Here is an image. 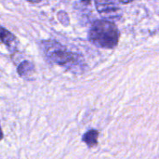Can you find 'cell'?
Segmentation results:
<instances>
[{
  "label": "cell",
  "mask_w": 159,
  "mask_h": 159,
  "mask_svg": "<svg viewBox=\"0 0 159 159\" xmlns=\"http://www.w3.org/2000/svg\"><path fill=\"white\" fill-rule=\"evenodd\" d=\"M89 40L103 48H114L119 39V32L116 24L108 20H96L89 34Z\"/></svg>",
  "instance_id": "6da1fadb"
},
{
  "label": "cell",
  "mask_w": 159,
  "mask_h": 159,
  "mask_svg": "<svg viewBox=\"0 0 159 159\" xmlns=\"http://www.w3.org/2000/svg\"><path fill=\"white\" fill-rule=\"evenodd\" d=\"M42 47L46 57L56 64L72 69L75 68L80 63L79 57L61 43L55 41H44L42 42Z\"/></svg>",
  "instance_id": "7a4b0ae2"
},
{
  "label": "cell",
  "mask_w": 159,
  "mask_h": 159,
  "mask_svg": "<svg viewBox=\"0 0 159 159\" xmlns=\"http://www.w3.org/2000/svg\"><path fill=\"white\" fill-rule=\"evenodd\" d=\"M98 12L108 20H119L122 16L121 9L114 0H95Z\"/></svg>",
  "instance_id": "3957f363"
},
{
  "label": "cell",
  "mask_w": 159,
  "mask_h": 159,
  "mask_svg": "<svg viewBox=\"0 0 159 159\" xmlns=\"http://www.w3.org/2000/svg\"><path fill=\"white\" fill-rule=\"evenodd\" d=\"M0 42L5 44L7 48H11L15 47L16 37L9 31L0 26Z\"/></svg>",
  "instance_id": "277c9868"
},
{
  "label": "cell",
  "mask_w": 159,
  "mask_h": 159,
  "mask_svg": "<svg viewBox=\"0 0 159 159\" xmlns=\"http://www.w3.org/2000/svg\"><path fill=\"white\" fill-rule=\"evenodd\" d=\"M98 136H99L98 130L90 129L87 133L84 134L82 140L89 147H93V146H96L98 143Z\"/></svg>",
  "instance_id": "5b68a950"
},
{
  "label": "cell",
  "mask_w": 159,
  "mask_h": 159,
  "mask_svg": "<svg viewBox=\"0 0 159 159\" xmlns=\"http://www.w3.org/2000/svg\"><path fill=\"white\" fill-rule=\"evenodd\" d=\"M34 71V66L33 64L28 61H22L19 67H18V73L20 76L25 77V76H29Z\"/></svg>",
  "instance_id": "8992f818"
},
{
  "label": "cell",
  "mask_w": 159,
  "mask_h": 159,
  "mask_svg": "<svg viewBox=\"0 0 159 159\" xmlns=\"http://www.w3.org/2000/svg\"><path fill=\"white\" fill-rule=\"evenodd\" d=\"M119 1L122 2V3H124V4H128V3H129V2H131L133 0H119Z\"/></svg>",
  "instance_id": "52a82bcc"
},
{
  "label": "cell",
  "mask_w": 159,
  "mask_h": 159,
  "mask_svg": "<svg viewBox=\"0 0 159 159\" xmlns=\"http://www.w3.org/2000/svg\"><path fill=\"white\" fill-rule=\"evenodd\" d=\"M3 139V131H2V129H1V127H0V141Z\"/></svg>",
  "instance_id": "ba28073f"
},
{
  "label": "cell",
  "mask_w": 159,
  "mask_h": 159,
  "mask_svg": "<svg viewBox=\"0 0 159 159\" xmlns=\"http://www.w3.org/2000/svg\"><path fill=\"white\" fill-rule=\"evenodd\" d=\"M29 2H31V3H38V2H40L41 0H28Z\"/></svg>",
  "instance_id": "9c48e42d"
},
{
  "label": "cell",
  "mask_w": 159,
  "mask_h": 159,
  "mask_svg": "<svg viewBox=\"0 0 159 159\" xmlns=\"http://www.w3.org/2000/svg\"><path fill=\"white\" fill-rule=\"evenodd\" d=\"M83 2L86 3V4H89L90 3V0H83Z\"/></svg>",
  "instance_id": "30bf717a"
}]
</instances>
